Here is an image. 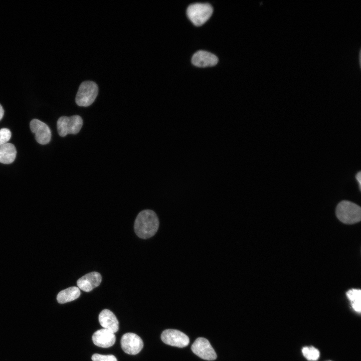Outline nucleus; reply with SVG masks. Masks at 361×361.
<instances>
[{"mask_svg":"<svg viewBox=\"0 0 361 361\" xmlns=\"http://www.w3.org/2000/svg\"><path fill=\"white\" fill-rule=\"evenodd\" d=\"M159 227V220L155 213L151 210H144L136 217L134 231L139 238L143 239L154 236Z\"/></svg>","mask_w":361,"mask_h":361,"instance_id":"1","label":"nucleus"},{"mask_svg":"<svg viewBox=\"0 0 361 361\" xmlns=\"http://www.w3.org/2000/svg\"><path fill=\"white\" fill-rule=\"evenodd\" d=\"M335 214L340 221L346 224L357 223L361 219L360 207L348 201H342L338 203Z\"/></svg>","mask_w":361,"mask_h":361,"instance_id":"2","label":"nucleus"},{"mask_svg":"<svg viewBox=\"0 0 361 361\" xmlns=\"http://www.w3.org/2000/svg\"><path fill=\"white\" fill-rule=\"evenodd\" d=\"M213 11L212 6L209 4L196 3L188 7L187 14L194 25L200 26L209 20Z\"/></svg>","mask_w":361,"mask_h":361,"instance_id":"3","label":"nucleus"},{"mask_svg":"<svg viewBox=\"0 0 361 361\" xmlns=\"http://www.w3.org/2000/svg\"><path fill=\"white\" fill-rule=\"evenodd\" d=\"M98 92V87L95 82L90 81L82 82L76 96L77 104L84 107L90 105L95 100Z\"/></svg>","mask_w":361,"mask_h":361,"instance_id":"4","label":"nucleus"},{"mask_svg":"<svg viewBox=\"0 0 361 361\" xmlns=\"http://www.w3.org/2000/svg\"><path fill=\"white\" fill-rule=\"evenodd\" d=\"M83 125V120L79 115L70 117L62 116L57 122L58 134L64 137L68 134H76L81 130Z\"/></svg>","mask_w":361,"mask_h":361,"instance_id":"5","label":"nucleus"},{"mask_svg":"<svg viewBox=\"0 0 361 361\" xmlns=\"http://www.w3.org/2000/svg\"><path fill=\"white\" fill-rule=\"evenodd\" d=\"M161 338L164 343L178 347H186L190 342L189 338L186 334L172 329L164 330L161 333Z\"/></svg>","mask_w":361,"mask_h":361,"instance_id":"6","label":"nucleus"},{"mask_svg":"<svg viewBox=\"0 0 361 361\" xmlns=\"http://www.w3.org/2000/svg\"><path fill=\"white\" fill-rule=\"evenodd\" d=\"M192 351L202 359L213 360L216 359V353L206 338H198L191 346Z\"/></svg>","mask_w":361,"mask_h":361,"instance_id":"7","label":"nucleus"},{"mask_svg":"<svg viewBox=\"0 0 361 361\" xmlns=\"http://www.w3.org/2000/svg\"><path fill=\"white\" fill-rule=\"evenodd\" d=\"M120 343L122 349L125 353L132 355L138 353L143 346V343L140 337L131 332L123 334Z\"/></svg>","mask_w":361,"mask_h":361,"instance_id":"8","label":"nucleus"},{"mask_svg":"<svg viewBox=\"0 0 361 361\" xmlns=\"http://www.w3.org/2000/svg\"><path fill=\"white\" fill-rule=\"evenodd\" d=\"M30 127L32 132L35 135L36 141L41 144L48 143L51 139V131L49 126L37 119L31 120Z\"/></svg>","mask_w":361,"mask_h":361,"instance_id":"9","label":"nucleus"},{"mask_svg":"<svg viewBox=\"0 0 361 361\" xmlns=\"http://www.w3.org/2000/svg\"><path fill=\"white\" fill-rule=\"evenodd\" d=\"M92 338L95 345L103 348H108L112 346L116 340L114 333L105 328L95 331Z\"/></svg>","mask_w":361,"mask_h":361,"instance_id":"10","label":"nucleus"},{"mask_svg":"<svg viewBox=\"0 0 361 361\" xmlns=\"http://www.w3.org/2000/svg\"><path fill=\"white\" fill-rule=\"evenodd\" d=\"M102 280L100 273L90 272L79 278L77 281L78 287L85 292H90L98 286Z\"/></svg>","mask_w":361,"mask_h":361,"instance_id":"11","label":"nucleus"},{"mask_svg":"<svg viewBox=\"0 0 361 361\" xmlns=\"http://www.w3.org/2000/svg\"><path fill=\"white\" fill-rule=\"evenodd\" d=\"M218 62V58L214 54L205 51H199L192 57V64L198 67H212Z\"/></svg>","mask_w":361,"mask_h":361,"instance_id":"12","label":"nucleus"},{"mask_svg":"<svg viewBox=\"0 0 361 361\" xmlns=\"http://www.w3.org/2000/svg\"><path fill=\"white\" fill-rule=\"evenodd\" d=\"M100 325L103 328L113 333L119 329L118 321L114 313L109 309H105L101 311L98 317Z\"/></svg>","mask_w":361,"mask_h":361,"instance_id":"13","label":"nucleus"},{"mask_svg":"<svg viewBox=\"0 0 361 361\" xmlns=\"http://www.w3.org/2000/svg\"><path fill=\"white\" fill-rule=\"evenodd\" d=\"M17 155L15 145L7 143L0 146V163L10 164L14 162Z\"/></svg>","mask_w":361,"mask_h":361,"instance_id":"14","label":"nucleus"},{"mask_svg":"<svg viewBox=\"0 0 361 361\" xmlns=\"http://www.w3.org/2000/svg\"><path fill=\"white\" fill-rule=\"evenodd\" d=\"M80 294L81 292L78 287H71L59 292L57 299L59 303H65L77 299Z\"/></svg>","mask_w":361,"mask_h":361,"instance_id":"15","label":"nucleus"},{"mask_svg":"<svg viewBox=\"0 0 361 361\" xmlns=\"http://www.w3.org/2000/svg\"><path fill=\"white\" fill-rule=\"evenodd\" d=\"M346 295L350 301L352 308L357 312L361 309V291L360 289H351L346 292Z\"/></svg>","mask_w":361,"mask_h":361,"instance_id":"16","label":"nucleus"},{"mask_svg":"<svg viewBox=\"0 0 361 361\" xmlns=\"http://www.w3.org/2000/svg\"><path fill=\"white\" fill-rule=\"evenodd\" d=\"M301 351L303 355L308 360H316L320 356L318 349L313 346H304L302 348Z\"/></svg>","mask_w":361,"mask_h":361,"instance_id":"17","label":"nucleus"},{"mask_svg":"<svg viewBox=\"0 0 361 361\" xmlns=\"http://www.w3.org/2000/svg\"><path fill=\"white\" fill-rule=\"evenodd\" d=\"M12 136L11 131L6 128L0 129V146L8 143Z\"/></svg>","mask_w":361,"mask_h":361,"instance_id":"18","label":"nucleus"},{"mask_svg":"<svg viewBox=\"0 0 361 361\" xmlns=\"http://www.w3.org/2000/svg\"><path fill=\"white\" fill-rule=\"evenodd\" d=\"M92 361H117L116 357L112 354L102 355L95 353L92 356Z\"/></svg>","mask_w":361,"mask_h":361,"instance_id":"19","label":"nucleus"},{"mask_svg":"<svg viewBox=\"0 0 361 361\" xmlns=\"http://www.w3.org/2000/svg\"><path fill=\"white\" fill-rule=\"evenodd\" d=\"M360 177H361V176H360V171H359V172H358V173H357V174H356V175H355V178H356V180H357V182H358V183H359V189H360V185H361Z\"/></svg>","mask_w":361,"mask_h":361,"instance_id":"20","label":"nucleus"},{"mask_svg":"<svg viewBox=\"0 0 361 361\" xmlns=\"http://www.w3.org/2000/svg\"><path fill=\"white\" fill-rule=\"evenodd\" d=\"M4 115V110L2 106L0 104V120L2 119Z\"/></svg>","mask_w":361,"mask_h":361,"instance_id":"21","label":"nucleus"},{"mask_svg":"<svg viewBox=\"0 0 361 361\" xmlns=\"http://www.w3.org/2000/svg\"><path fill=\"white\" fill-rule=\"evenodd\" d=\"M328 361H330V360H328Z\"/></svg>","mask_w":361,"mask_h":361,"instance_id":"22","label":"nucleus"}]
</instances>
